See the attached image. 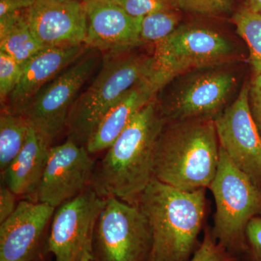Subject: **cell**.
Listing matches in <instances>:
<instances>
[{
	"label": "cell",
	"instance_id": "6",
	"mask_svg": "<svg viewBox=\"0 0 261 261\" xmlns=\"http://www.w3.org/2000/svg\"><path fill=\"white\" fill-rule=\"evenodd\" d=\"M154 46L152 75L163 89L178 75L224 63L234 54L224 36L197 25L178 27Z\"/></svg>",
	"mask_w": 261,
	"mask_h": 261
},
{
	"label": "cell",
	"instance_id": "26",
	"mask_svg": "<svg viewBox=\"0 0 261 261\" xmlns=\"http://www.w3.org/2000/svg\"><path fill=\"white\" fill-rule=\"evenodd\" d=\"M178 7L188 13L218 15L227 13L233 0H176Z\"/></svg>",
	"mask_w": 261,
	"mask_h": 261
},
{
	"label": "cell",
	"instance_id": "20",
	"mask_svg": "<svg viewBox=\"0 0 261 261\" xmlns=\"http://www.w3.org/2000/svg\"><path fill=\"white\" fill-rule=\"evenodd\" d=\"M30 125L21 114L2 110L0 116V168L5 171L23 148Z\"/></svg>",
	"mask_w": 261,
	"mask_h": 261
},
{
	"label": "cell",
	"instance_id": "33",
	"mask_svg": "<svg viewBox=\"0 0 261 261\" xmlns=\"http://www.w3.org/2000/svg\"><path fill=\"white\" fill-rule=\"evenodd\" d=\"M47 2H56V3H66V2L80 1V0H44Z\"/></svg>",
	"mask_w": 261,
	"mask_h": 261
},
{
	"label": "cell",
	"instance_id": "19",
	"mask_svg": "<svg viewBox=\"0 0 261 261\" xmlns=\"http://www.w3.org/2000/svg\"><path fill=\"white\" fill-rule=\"evenodd\" d=\"M45 46L32 32L24 11L0 17V51L23 66Z\"/></svg>",
	"mask_w": 261,
	"mask_h": 261
},
{
	"label": "cell",
	"instance_id": "12",
	"mask_svg": "<svg viewBox=\"0 0 261 261\" xmlns=\"http://www.w3.org/2000/svg\"><path fill=\"white\" fill-rule=\"evenodd\" d=\"M236 82L229 72H207L187 82L169 102L159 104L167 121L215 118L224 111Z\"/></svg>",
	"mask_w": 261,
	"mask_h": 261
},
{
	"label": "cell",
	"instance_id": "28",
	"mask_svg": "<svg viewBox=\"0 0 261 261\" xmlns=\"http://www.w3.org/2000/svg\"><path fill=\"white\" fill-rule=\"evenodd\" d=\"M248 87L250 113L261 135V73L253 75Z\"/></svg>",
	"mask_w": 261,
	"mask_h": 261
},
{
	"label": "cell",
	"instance_id": "11",
	"mask_svg": "<svg viewBox=\"0 0 261 261\" xmlns=\"http://www.w3.org/2000/svg\"><path fill=\"white\" fill-rule=\"evenodd\" d=\"M248 84L214 118L220 147L261 190V135L250 113Z\"/></svg>",
	"mask_w": 261,
	"mask_h": 261
},
{
	"label": "cell",
	"instance_id": "21",
	"mask_svg": "<svg viewBox=\"0 0 261 261\" xmlns=\"http://www.w3.org/2000/svg\"><path fill=\"white\" fill-rule=\"evenodd\" d=\"M237 32L246 43L253 75L261 73V15L245 7L233 15Z\"/></svg>",
	"mask_w": 261,
	"mask_h": 261
},
{
	"label": "cell",
	"instance_id": "10",
	"mask_svg": "<svg viewBox=\"0 0 261 261\" xmlns=\"http://www.w3.org/2000/svg\"><path fill=\"white\" fill-rule=\"evenodd\" d=\"M95 168L85 146L68 139L51 146L36 201L57 208L91 188Z\"/></svg>",
	"mask_w": 261,
	"mask_h": 261
},
{
	"label": "cell",
	"instance_id": "32",
	"mask_svg": "<svg viewBox=\"0 0 261 261\" xmlns=\"http://www.w3.org/2000/svg\"><path fill=\"white\" fill-rule=\"evenodd\" d=\"M247 8L261 15V0H246Z\"/></svg>",
	"mask_w": 261,
	"mask_h": 261
},
{
	"label": "cell",
	"instance_id": "18",
	"mask_svg": "<svg viewBox=\"0 0 261 261\" xmlns=\"http://www.w3.org/2000/svg\"><path fill=\"white\" fill-rule=\"evenodd\" d=\"M53 140L30 126L23 148L3 171L4 185L17 196L36 201Z\"/></svg>",
	"mask_w": 261,
	"mask_h": 261
},
{
	"label": "cell",
	"instance_id": "24",
	"mask_svg": "<svg viewBox=\"0 0 261 261\" xmlns=\"http://www.w3.org/2000/svg\"><path fill=\"white\" fill-rule=\"evenodd\" d=\"M23 66L4 51H0V101L4 106L21 76Z\"/></svg>",
	"mask_w": 261,
	"mask_h": 261
},
{
	"label": "cell",
	"instance_id": "31",
	"mask_svg": "<svg viewBox=\"0 0 261 261\" xmlns=\"http://www.w3.org/2000/svg\"><path fill=\"white\" fill-rule=\"evenodd\" d=\"M81 261H99L94 255L93 245L87 247Z\"/></svg>",
	"mask_w": 261,
	"mask_h": 261
},
{
	"label": "cell",
	"instance_id": "8",
	"mask_svg": "<svg viewBox=\"0 0 261 261\" xmlns=\"http://www.w3.org/2000/svg\"><path fill=\"white\" fill-rule=\"evenodd\" d=\"M97 51L91 49L36 94L21 114L30 126L51 140L63 132L79 92L99 63Z\"/></svg>",
	"mask_w": 261,
	"mask_h": 261
},
{
	"label": "cell",
	"instance_id": "9",
	"mask_svg": "<svg viewBox=\"0 0 261 261\" xmlns=\"http://www.w3.org/2000/svg\"><path fill=\"white\" fill-rule=\"evenodd\" d=\"M106 201L91 187L57 207L47 240L55 261L82 260L87 247L93 245L96 224Z\"/></svg>",
	"mask_w": 261,
	"mask_h": 261
},
{
	"label": "cell",
	"instance_id": "1",
	"mask_svg": "<svg viewBox=\"0 0 261 261\" xmlns=\"http://www.w3.org/2000/svg\"><path fill=\"white\" fill-rule=\"evenodd\" d=\"M166 122L156 99L136 114L95 168L91 187L99 197L137 205L154 178L156 149Z\"/></svg>",
	"mask_w": 261,
	"mask_h": 261
},
{
	"label": "cell",
	"instance_id": "17",
	"mask_svg": "<svg viewBox=\"0 0 261 261\" xmlns=\"http://www.w3.org/2000/svg\"><path fill=\"white\" fill-rule=\"evenodd\" d=\"M161 89L151 74L127 92L103 117L89 137L86 145L89 153H98L111 147L136 114L155 99Z\"/></svg>",
	"mask_w": 261,
	"mask_h": 261
},
{
	"label": "cell",
	"instance_id": "15",
	"mask_svg": "<svg viewBox=\"0 0 261 261\" xmlns=\"http://www.w3.org/2000/svg\"><path fill=\"white\" fill-rule=\"evenodd\" d=\"M32 32L45 47L84 44L87 33L85 7L80 1L37 0L24 10Z\"/></svg>",
	"mask_w": 261,
	"mask_h": 261
},
{
	"label": "cell",
	"instance_id": "16",
	"mask_svg": "<svg viewBox=\"0 0 261 261\" xmlns=\"http://www.w3.org/2000/svg\"><path fill=\"white\" fill-rule=\"evenodd\" d=\"M90 49L85 44L44 48L23 65L18 85L2 110L22 114L46 84Z\"/></svg>",
	"mask_w": 261,
	"mask_h": 261
},
{
	"label": "cell",
	"instance_id": "7",
	"mask_svg": "<svg viewBox=\"0 0 261 261\" xmlns=\"http://www.w3.org/2000/svg\"><path fill=\"white\" fill-rule=\"evenodd\" d=\"M152 231L139 205L107 198L98 217L93 251L99 261H147Z\"/></svg>",
	"mask_w": 261,
	"mask_h": 261
},
{
	"label": "cell",
	"instance_id": "29",
	"mask_svg": "<svg viewBox=\"0 0 261 261\" xmlns=\"http://www.w3.org/2000/svg\"><path fill=\"white\" fill-rule=\"evenodd\" d=\"M16 197L6 185L0 187V223L4 222L14 213L18 204L16 202Z\"/></svg>",
	"mask_w": 261,
	"mask_h": 261
},
{
	"label": "cell",
	"instance_id": "27",
	"mask_svg": "<svg viewBox=\"0 0 261 261\" xmlns=\"http://www.w3.org/2000/svg\"><path fill=\"white\" fill-rule=\"evenodd\" d=\"M240 257V261H261V216L249 224L245 247Z\"/></svg>",
	"mask_w": 261,
	"mask_h": 261
},
{
	"label": "cell",
	"instance_id": "14",
	"mask_svg": "<svg viewBox=\"0 0 261 261\" xmlns=\"http://www.w3.org/2000/svg\"><path fill=\"white\" fill-rule=\"evenodd\" d=\"M87 16L84 44L102 53L132 50L143 45L142 18L130 16L112 0H84Z\"/></svg>",
	"mask_w": 261,
	"mask_h": 261
},
{
	"label": "cell",
	"instance_id": "25",
	"mask_svg": "<svg viewBox=\"0 0 261 261\" xmlns=\"http://www.w3.org/2000/svg\"><path fill=\"white\" fill-rule=\"evenodd\" d=\"M118 6L135 18H143L145 15L159 10L177 9L176 0H112Z\"/></svg>",
	"mask_w": 261,
	"mask_h": 261
},
{
	"label": "cell",
	"instance_id": "3",
	"mask_svg": "<svg viewBox=\"0 0 261 261\" xmlns=\"http://www.w3.org/2000/svg\"><path fill=\"white\" fill-rule=\"evenodd\" d=\"M220 158L214 118L166 120L156 149L154 178L182 191L208 189Z\"/></svg>",
	"mask_w": 261,
	"mask_h": 261
},
{
	"label": "cell",
	"instance_id": "23",
	"mask_svg": "<svg viewBox=\"0 0 261 261\" xmlns=\"http://www.w3.org/2000/svg\"><path fill=\"white\" fill-rule=\"evenodd\" d=\"M188 261H240L215 238L211 226H205L200 245Z\"/></svg>",
	"mask_w": 261,
	"mask_h": 261
},
{
	"label": "cell",
	"instance_id": "22",
	"mask_svg": "<svg viewBox=\"0 0 261 261\" xmlns=\"http://www.w3.org/2000/svg\"><path fill=\"white\" fill-rule=\"evenodd\" d=\"M179 20L177 9L159 10L145 15L141 22V41L144 44L155 45L178 29Z\"/></svg>",
	"mask_w": 261,
	"mask_h": 261
},
{
	"label": "cell",
	"instance_id": "4",
	"mask_svg": "<svg viewBox=\"0 0 261 261\" xmlns=\"http://www.w3.org/2000/svg\"><path fill=\"white\" fill-rule=\"evenodd\" d=\"M152 56L130 50L103 53L97 77L70 108L65 123L68 140L86 147L106 113L136 84L152 74Z\"/></svg>",
	"mask_w": 261,
	"mask_h": 261
},
{
	"label": "cell",
	"instance_id": "5",
	"mask_svg": "<svg viewBox=\"0 0 261 261\" xmlns=\"http://www.w3.org/2000/svg\"><path fill=\"white\" fill-rule=\"evenodd\" d=\"M208 189L216 205L213 233L223 246L240 257L249 224L261 216V190L221 149L219 168Z\"/></svg>",
	"mask_w": 261,
	"mask_h": 261
},
{
	"label": "cell",
	"instance_id": "13",
	"mask_svg": "<svg viewBox=\"0 0 261 261\" xmlns=\"http://www.w3.org/2000/svg\"><path fill=\"white\" fill-rule=\"evenodd\" d=\"M56 208L39 201L21 200L0 226V261H34Z\"/></svg>",
	"mask_w": 261,
	"mask_h": 261
},
{
	"label": "cell",
	"instance_id": "2",
	"mask_svg": "<svg viewBox=\"0 0 261 261\" xmlns=\"http://www.w3.org/2000/svg\"><path fill=\"white\" fill-rule=\"evenodd\" d=\"M148 220L152 246L147 261H188L205 228L206 189L182 191L155 178L137 204Z\"/></svg>",
	"mask_w": 261,
	"mask_h": 261
},
{
	"label": "cell",
	"instance_id": "30",
	"mask_svg": "<svg viewBox=\"0 0 261 261\" xmlns=\"http://www.w3.org/2000/svg\"><path fill=\"white\" fill-rule=\"evenodd\" d=\"M37 0H0V17L10 13L24 11Z\"/></svg>",
	"mask_w": 261,
	"mask_h": 261
}]
</instances>
